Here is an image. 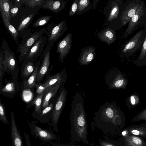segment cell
Returning a JSON list of instances; mask_svg holds the SVG:
<instances>
[{
  "instance_id": "6da1fadb",
  "label": "cell",
  "mask_w": 146,
  "mask_h": 146,
  "mask_svg": "<svg viewBox=\"0 0 146 146\" xmlns=\"http://www.w3.org/2000/svg\"><path fill=\"white\" fill-rule=\"evenodd\" d=\"M71 139L74 142L88 145V124L82 95L76 92L73 98L70 116Z\"/></svg>"
},
{
  "instance_id": "7a4b0ae2",
  "label": "cell",
  "mask_w": 146,
  "mask_h": 146,
  "mask_svg": "<svg viewBox=\"0 0 146 146\" xmlns=\"http://www.w3.org/2000/svg\"><path fill=\"white\" fill-rule=\"evenodd\" d=\"M112 104L106 102L95 112L93 121L91 123L92 129L96 128L105 134L113 135L121 123L117 119Z\"/></svg>"
},
{
  "instance_id": "3957f363",
  "label": "cell",
  "mask_w": 146,
  "mask_h": 146,
  "mask_svg": "<svg viewBox=\"0 0 146 146\" xmlns=\"http://www.w3.org/2000/svg\"><path fill=\"white\" fill-rule=\"evenodd\" d=\"M46 32L47 30L44 28L32 33H31L30 30L25 32L18 47L17 51L19 54V64L23 61L29 50L38 38Z\"/></svg>"
},
{
  "instance_id": "277c9868",
  "label": "cell",
  "mask_w": 146,
  "mask_h": 146,
  "mask_svg": "<svg viewBox=\"0 0 146 146\" xmlns=\"http://www.w3.org/2000/svg\"><path fill=\"white\" fill-rule=\"evenodd\" d=\"M0 50L3 54V62L5 72L11 73L12 75L16 74L18 62L14 52L10 49L8 43L3 39Z\"/></svg>"
},
{
  "instance_id": "5b68a950",
  "label": "cell",
  "mask_w": 146,
  "mask_h": 146,
  "mask_svg": "<svg viewBox=\"0 0 146 146\" xmlns=\"http://www.w3.org/2000/svg\"><path fill=\"white\" fill-rule=\"evenodd\" d=\"M60 90L51 118V126L53 127L54 130L57 133L58 132V120L64 106L67 95V91L63 86Z\"/></svg>"
},
{
  "instance_id": "8992f818",
  "label": "cell",
  "mask_w": 146,
  "mask_h": 146,
  "mask_svg": "<svg viewBox=\"0 0 146 146\" xmlns=\"http://www.w3.org/2000/svg\"><path fill=\"white\" fill-rule=\"evenodd\" d=\"M46 29L47 44L51 48L55 42L67 31L66 21L63 20L57 24L51 23Z\"/></svg>"
},
{
  "instance_id": "52a82bcc",
  "label": "cell",
  "mask_w": 146,
  "mask_h": 146,
  "mask_svg": "<svg viewBox=\"0 0 146 146\" xmlns=\"http://www.w3.org/2000/svg\"><path fill=\"white\" fill-rule=\"evenodd\" d=\"M36 123L37 121H35L28 122L31 133L35 138H38L44 143L50 142L57 139V136L50 127L48 129H43L37 125Z\"/></svg>"
},
{
  "instance_id": "ba28073f",
  "label": "cell",
  "mask_w": 146,
  "mask_h": 146,
  "mask_svg": "<svg viewBox=\"0 0 146 146\" xmlns=\"http://www.w3.org/2000/svg\"><path fill=\"white\" fill-rule=\"evenodd\" d=\"M51 47L47 44L41 55L42 59L38 70L36 83H40L47 72L50 65Z\"/></svg>"
},
{
  "instance_id": "9c48e42d",
  "label": "cell",
  "mask_w": 146,
  "mask_h": 146,
  "mask_svg": "<svg viewBox=\"0 0 146 146\" xmlns=\"http://www.w3.org/2000/svg\"><path fill=\"white\" fill-rule=\"evenodd\" d=\"M47 43L46 36H40L30 49L25 58L33 59L36 62L38 57L42 53L44 47Z\"/></svg>"
},
{
  "instance_id": "30bf717a",
  "label": "cell",
  "mask_w": 146,
  "mask_h": 146,
  "mask_svg": "<svg viewBox=\"0 0 146 146\" xmlns=\"http://www.w3.org/2000/svg\"><path fill=\"white\" fill-rule=\"evenodd\" d=\"M72 41V34L69 33L57 43L56 52L59 54V60L61 62L70 52Z\"/></svg>"
},
{
  "instance_id": "8fae6325",
  "label": "cell",
  "mask_w": 146,
  "mask_h": 146,
  "mask_svg": "<svg viewBox=\"0 0 146 146\" xmlns=\"http://www.w3.org/2000/svg\"><path fill=\"white\" fill-rule=\"evenodd\" d=\"M144 30H141L136 33L123 48L124 53L133 52L136 50L142 43L145 36Z\"/></svg>"
},
{
  "instance_id": "7c38bea8",
  "label": "cell",
  "mask_w": 146,
  "mask_h": 146,
  "mask_svg": "<svg viewBox=\"0 0 146 146\" xmlns=\"http://www.w3.org/2000/svg\"><path fill=\"white\" fill-rule=\"evenodd\" d=\"M141 3L139 0L134 1L130 3L124 10L121 18L123 25L129 23L137 11Z\"/></svg>"
},
{
  "instance_id": "4fadbf2b",
  "label": "cell",
  "mask_w": 146,
  "mask_h": 146,
  "mask_svg": "<svg viewBox=\"0 0 146 146\" xmlns=\"http://www.w3.org/2000/svg\"><path fill=\"white\" fill-rule=\"evenodd\" d=\"M11 132L12 145L13 146H24L20 130L17 129L13 111L11 113Z\"/></svg>"
},
{
  "instance_id": "5bb4252c",
  "label": "cell",
  "mask_w": 146,
  "mask_h": 146,
  "mask_svg": "<svg viewBox=\"0 0 146 146\" xmlns=\"http://www.w3.org/2000/svg\"><path fill=\"white\" fill-rule=\"evenodd\" d=\"M36 63L34 60L25 58L21 66V76L23 80L29 78L33 72Z\"/></svg>"
},
{
  "instance_id": "9a60e30c",
  "label": "cell",
  "mask_w": 146,
  "mask_h": 146,
  "mask_svg": "<svg viewBox=\"0 0 146 146\" xmlns=\"http://www.w3.org/2000/svg\"><path fill=\"white\" fill-rule=\"evenodd\" d=\"M144 14L143 3H141L136 13L129 22L128 26L124 34V36L125 38L127 37L132 32L133 29L139 23L141 17Z\"/></svg>"
},
{
  "instance_id": "2e32d148",
  "label": "cell",
  "mask_w": 146,
  "mask_h": 146,
  "mask_svg": "<svg viewBox=\"0 0 146 146\" xmlns=\"http://www.w3.org/2000/svg\"><path fill=\"white\" fill-rule=\"evenodd\" d=\"M94 48L92 46H87L82 50L78 62L81 65H86L90 63L95 56Z\"/></svg>"
},
{
  "instance_id": "e0dca14e",
  "label": "cell",
  "mask_w": 146,
  "mask_h": 146,
  "mask_svg": "<svg viewBox=\"0 0 146 146\" xmlns=\"http://www.w3.org/2000/svg\"><path fill=\"white\" fill-rule=\"evenodd\" d=\"M64 84L62 83H58L47 88L45 90L42 105V109L48 105L50 100L55 96L59 89L63 86Z\"/></svg>"
},
{
  "instance_id": "ac0fdd59",
  "label": "cell",
  "mask_w": 146,
  "mask_h": 146,
  "mask_svg": "<svg viewBox=\"0 0 146 146\" xmlns=\"http://www.w3.org/2000/svg\"><path fill=\"white\" fill-rule=\"evenodd\" d=\"M66 2L63 0H47L40 8L49 9L54 13H57L65 7Z\"/></svg>"
},
{
  "instance_id": "d6986e66",
  "label": "cell",
  "mask_w": 146,
  "mask_h": 146,
  "mask_svg": "<svg viewBox=\"0 0 146 146\" xmlns=\"http://www.w3.org/2000/svg\"><path fill=\"white\" fill-rule=\"evenodd\" d=\"M67 74L65 69L55 75L50 76L44 84L47 89V88L59 83H64L67 78Z\"/></svg>"
},
{
  "instance_id": "ffe728a7",
  "label": "cell",
  "mask_w": 146,
  "mask_h": 146,
  "mask_svg": "<svg viewBox=\"0 0 146 146\" xmlns=\"http://www.w3.org/2000/svg\"><path fill=\"white\" fill-rule=\"evenodd\" d=\"M41 59V56L36 63L35 68L33 73L29 78L25 80L23 84L24 89H30L34 87L36 81L37 73Z\"/></svg>"
},
{
  "instance_id": "44dd1931",
  "label": "cell",
  "mask_w": 146,
  "mask_h": 146,
  "mask_svg": "<svg viewBox=\"0 0 146 146\" xmlns=\"http://www.w3.org/2000/svg\"><path fill=\"white\" fill-rule=\"evenodd\" d=\"M99 38L102 41L110 44L115 40L116 35L113 30L108 29L103 31L100 34Z\"/></svg>"
},
{
  "instance_id": "7402d4cb",
  "label": "cell",
  "mask_w": 146,
  "mask_h": 146,
  "mask_svg": "<svg viewBox=\"0 0 146 146\" xmlns=\"http://www.w3.org/2000/svg\"><path fill=\"white\" fill-rule=\"evenodd\" d=\"M12 5L9 0H0V10L1 15H3L10 23L11 15L10 10Z\"/></svg>"
},
{
  "instance_id": "603a6c76",
  "label": "cell",
  "mask_w": 146,
  "mask_h": 146,
  "mask_svg": "<svg viewBox=\"0 0 146 146\" xmlns=\"http://www.w3.org/2000/svg\"><path fill=\"white\" fill-rule=\"evenodd\" d=\"M3 21L7 30L12 37L15 41L17 42L19 38V33L15 28L11 24L3 15H1Z\"/></svg>"
},
{
  "instance_id": "cb8c5ba5",
  "label": "cell",
  "mask_w": 146,
  "mask_h": 146,
  "mask_svg": "<svg viewBox=\"0 0 146 146\" xmlns=\"http://www.w3.org/2000/svg\"><path fill=\"white\" fill-rule=\"evenodd\" d=\"M124 137L128 146H146V144L143 140L138 137L127 135Z\"/></svg>"
},
{
  "instance_id": "d4e9b609",
  "label": "cell",
  "mask_w": 146,
  "mask_h": 146,
  "mask_svg": "<svg viewBox=\"0 0 146 146\" xmlns=\"http://www.w3.org/2000/svg\"><path fill=\"white\" fill-rule=\"evenodd\" d=\"M35 14L36 13H33L30 15L21 22L17 29L18 33L23 32L27 27L32 22Z\"/></svg>"
},
{
  "instance_id": "484cf974",
  "label": "cell",
  "mask_w": 146,
  "mask_h": 146,
  "mask_svg": "<svg viewBox=\"0 0 146 146\" xmlns=\"http://www.w3.org/2000/svg\"><path fill=\"white\" fill-rule=\"evenodd\" d=\"M44 95V93L40 94H38L30 103L32 105H35V111L37 113L40 114L42 111L41 108Z\"/></svg>"
},
{
  "instance_id": "4316f807",
  "label": "cell",
  "mask_w": 146,
  "mask_h": 146,
  "mask_svg": "<svg viewBox=\"0 0 146 146\" xmlns=\"http://www.w3.org/2000/svg\"><path fill=\"white\" fill-rule=\"evenodd\" d=\"M128 132L130 135H137L146 137V128L143 127H132L129 128Z\"/></svg>"
},
{
  "instance_id": "83f0119b",
  "label": "cell",
  "mask_w": 146,
  "mask_h": 146,
  "mask_svg": "<svg viewBox=\"0 0 146 146\" xmlns=\"http://www.w3.org/2000/svg\"><path fill=\"white\" fill-rule=\"evenodd\" d=\"M119 9V5L116 2L114 1L112 5L111 10L108 17V21H111L117 17L118 14Z\"/></svg>"
},
{
  "instance_id": "f1b7e54d",
  "label": "cell",
  "mask_w": 146,
  "mask_h": 146,
  "mask_svg": "<svg viewBox=\"0 0 146 146\" xmlns=\"http://www.w3.org/2000/svg\"><path fill=\"white\" fill-rule=\"evenodd\" d=\"M52 16L47 15L42 17L36 20L33 23L34 27H38L46 25L49 22Z\"/></svg>"
},
{
  "instance_id": "f546056e",
  "label": "cell",
  "mask_w": 146,
  "mask_h": 146,
  "mask_svg": "<svg viewBox=\"0 0 146 146\" xmlns=\"http://www.w3.org/2000/svg\"><path fill=\"white\" fill-rule=\"evenodd\" d=\"M46 0H21V3H25L27 5L32 8L40 7L45 2Z\"/></svg>"
},
{
  "instance_id": "4dcf8cb0",
  "label": "cell",
  "mask_w": 146,
  "mask_h": 146,
  "mask_svg": "<svg viewBox=\"0 0 146 146\" xmlns=\"http://www.w3.org/2000/svg\"><path fill=\"white\" fill-rule=\"evenodd\" d=\"M16 81L11 82L7 84L1 90V91L7 93L15 92L16 90Z\"/></svg>"
},
{
  "instance_id": "1f68e13d",
  "label": "cell",
  "mask_w": 146,
  "mask_h": 146,
  "mask_svg": "<svg viewBox=\"0 0 146 146\" xmlns=\"http://www.w3.org/2000/svg\"><path fill=\"white\" fill-rule=\"evenodd\" d=\"M15 4L14 5H12L10 8V13L12 17H14L17 14L21 3V0H15Z\"/></svg>"
},
{
  "instance_id": "d6a6232c",
  "label": "cell",
  "mask_w": 146,
  "mask_h": 146,
  "mask_svg": "<svg viewBox=\"0 0 146 146\" xmlns=\"http://www.w3.org/2000/svg\"><path fill=\"white\" fill-rule=\"evenodd\" d=\"M0 120L5 124L8 123V120L6 114L5 110L4 105L0 100Z\"/></svg>"
},
{
  "instance_id": "836d02e7",
  "label": "cell",
  "mask_w": 146,
  "mask_h": 146,
  "mask_svg": "<svg viewBox=\"0 0 146 146\" xmlns=\"http://www.w3.org/2000/svg\"><path fill=\"white\" fill-rule=\"evenodd\" d=\"M90 1L88 0H81L79 1L77 11L81 12L83 11L89 5Z\"/></svg>"
},
{
  "instance_id": "e575fe53",
  "label": "cell",
  "mask_w": 146,
  "mask_h": 146,
  "mask_svg": "<svg viewBox=\"0 0 146 146\" xmlns=\"http://www.w3.org/2000/svg\"><path fill=\"white\" fill-rule=\"evenodd\" d=\"M3 54L0 50V81L1 84L2 81L3 76L5 72L4 67L3 61Z\"/></svg>"
},
{
  "instance_id": "d590c367",
  "label": "cell",
  "mask_w": 146,
  "mask_h": 146,
  "mask_svg": "<svg viewBox=\"0 0 146 146\" xmlns=\"http://www.w3.org/2000/svg\"><path fill=\"white\" fill-rule=\"evenodd\" d=\"M79 0H76L73 3L69 11V16H72L74 15L77 10Z\"/></svg>"
},
{
  "instance_id": "8d00e7d4",
  "label": "cell",
  "mask_w": 146,
  "mask_h": 146,
  "mask_svg": "<svg viewBox=\"0 0 146 146\" xmlns=\"http://www.w3.org/2000/svg\"><path fill=\"white\" fill-rule=\"evenodd\" d=\"M34 87L36 88V92L38 94H40L43 93L46 89L43 83H35Z\"/></svg>"
},
{
  "instance_id": "74e56055",
  "label": "cell",
  "mask_w": 146,
  "mask_h": 146,
  "mask_svg": "<svg viewBox=\"0 0 146 146\" xmlns=\"http://www.w3.org/2000/svg\"><path fill=\"white\" fill-rule=\"evenodd\" d=\"M99 146H116L108 139H99Z\"/></svg>"
},
{
  "instance_id": "f35d334b",
  "label": "cell",
  "mask_w": 146,
  "mask_h": 146,
  "mask_svg": "<svg viewBox=\"0 0 146 146\" xmlns=\"http://www.w3.org/2000/svg\"><path fill=\"white\" fill-rule=\"evenodd\" d=\"M146 55V36L144 40L143 44L140 53V56L141 57L145 56Z\"/></svg>"
},
{
  "instance_id": "ab89813d",
  "label": "cell",
  "mask_w": 146,
  "mask_h": 146,
  "mask_svg": "<svg viewBox=\"0 0 146 146\" xmlns=\"http://www.w3.org/2000/svg\"><path fill=\"white\" fill-rule=\"evenodd\" d=\"M24 137L25 139V142L26 146H33L30 142L29 136L26 131H24L23 133Z\"/></svg>"
},
{
  "instance_id": "60d3db41",
  "label": "cell",
  "mask_w": 146,
  "mask_h": 146,
  "mask_svg": "<svg viewBox=\"0 0 146 146\" xmlns=\"http://www.w3.org/2000/svg\"><path fill=\"white\" fill-rule=\"evenodd\" d=\"M123 83V80L120 79L116 82L114 85L113 87L116 88H119L121 86Z\"/></svg>"
},
{
  "instance_id": "b9f144b4",
  "label": "cell",
  "mask_w": 146,
  "mask_h": 146,
  "mask_svg": "<svg viewBox=\"0 0 146 146\" xmlns=\"http://www.w3.org/2000/svg\"><path fill=\"white\" fill-rule=\"evenodd\" d=\"M46 146H84L80 145H72L66 144H62L59 143H53L50 145H47Z\"/></svg>"
},
{
  "instance_id": "7bdbcfd3",
  "label": "cell",
  "mask_w": 146,
  "mask_h": 146,
  "mask_svg": "<svg viewBox=\"0 0 146 146\" xmlns=\"http://www.w3.org/2000/svg\"><path fill=\"white\" fill-rule=\"evenodd\" d=\"M131 99L132 104L133 105H134L135 103V101L134 97L133 96H132L131 97Z\"/></svg>"
},
{
  "instance_id": "ee69618b",
  "label": "cell",
  "mask_w": 146,
  "mask_h": 146,
  "mask_svg": "<svg viewBox=\"0 0 146 146\" xmlns=\"http://www.w3.org/2000/svg\"><path fill=\"white\" fill-rule=\"evenodd\" d=\"M12 146H13L12 145Z\"/></svg>"
}]
</instances>
